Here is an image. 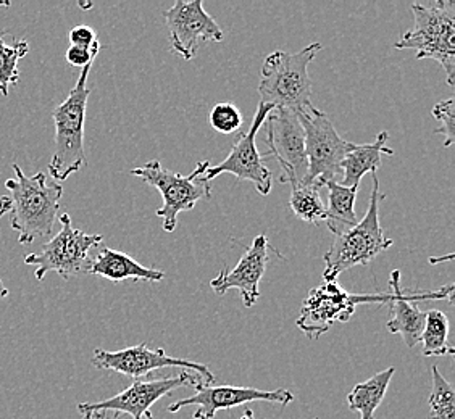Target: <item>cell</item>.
I'll return each instance as SVG.
<instances>
[{
    "mask_svg": "<svg viewBox=\"0 0 455 419\" xmlns=\"http://www.w3.org/2000/svg\"><path fill=\"white\" fill-rule=\"evenodd\" d=\"M267 155L278 160L281 166V183L298 187L304 183L307 175L306 134L299 122L298 114L286 108H273L265 120Z\"/></svg>",
    "mask_w": 455,
    "mask_h": 419,
    "instance_id": "obj_10",
    "label": "cell"
},
{
    "mask_svg": "<svg viewBox=\"0 0 455 419\" xmlns=\"http://www.w3.org/2000/svg\"><path fill=\"white\" fill-rule=\"evenodd\" d=\"M323 45L312 43L296 53L276 51L263 61L260 70L259 96L260 104L273 108H286L294 114L306 112L312 104L314 83L308 75V65L315 60Z\"/></svg>",
    "mask_w": 455,
    "mask_h": 419,
    "instance_id": "obj_2",
    "label": "cell"
},
{
    "mask_svg": "<svg viewBox=\"0 0 455 419\" xmlns=\"http://www.w3.org/2000/svg\"><path fill=\"white\" fill-rule=\"evenodd\" d=\"M270 252L275 250L268 244V239L263 234L255 237L233 270L223 268L219 276L211 281L213 292L221 297L229 289H237L241 292L244 306H254L260 297V281L267 270Z\"/></svg>",
    "mask_w": 455,
    "mask_h": 419,
    "instance_id": "obj_17",
    "label": "cell"
},
{
    "mask_svg": "<svg viewBox=\"0 0 455 419\" xmlns=\"http://www.w3.org/2000/svg\"><path fill=\"white\" fill-rule=\"evenodd\" d=\"M413 28L395 43V49H411L417 59H433L446 71L447 83L454 86L455 2L433 0L413 4Z\"/></svg>",
    "mask_w": 455,
    "mask_h": 419,
    "instance_id": "obj_3",
    "label": "cell"
},
{
    "mask_svg": "<svg viewBox=\"0 0 455 419\" xmlns=\"http://www.w3.org/2000/svg\"><path fill=\"white\" fill-rule=\"evenodd\" d=\"M324 187H328V207L324 223L334 236H341L359 223L355 215V199L360 186L346 187L334 179L324 184Z\"/></svg>",
    "mask_w": 455,
    "mask_h": 419,
    "instance_id": "obj_20",
    "label": "cell"
},
{
    "mask_svg": "<svg viewBox=\"0 0 455 419\" xmlns=\"http://www.w3.org/2000/svg\"><path fill=\"white\" fill-rule=\"evenodd\" d=\"M92 65L81 70L76 84L73 86L68 97L53 108L52 118L55 123V150L49 163V173L53 181H67L83 166L86 165L84 152V123L91 91L88 78Z\"/></svg>",
    "mask_w": 455,
    "mask_h": 419,
    "instance_id": "obj_4",
    "label": "cell"
},
{
    "mask_svg": "<svg viewBox=\"0 0 455 419\" xmlns=\"http://www.w3.org/2000/svg\"><path fill=\"white\" fill-rule=\"evenodd\" d=\"M294 400V395L288 389H276V391H262L255 387H236V385H215L205 384L196 387V393L176 400L168 405L170 413H178L184 407H197L194 411V419H213L220 410H229L235 407H241L251 402L280 403L286 407Z\"/></svg>",
    "mask_w": 455,
    "mask_h": 419,
    "instance_id": "obj_15",
    "label": "cell"
},
{
    "mask_svg": "<svg viewBox=\"0 0 455 419\" xmlns=\"http://www.w3.org/2000/svg\"><path fill=\"white\" fill-rule=\"evenodd\" d=\"M431 381L428 419H455L454 385L439 373L438 367L431 368Z\"/></svg>",
    "mask_w": 455,
    "mask_h": 419,
    "instance_id": "obj_25",
    "label": "cell"
},
{
    "mask_svg": "<svg viewBox=\"0 0 455 419\" xmlns=\"http://www.w3.org/2000/svg\"><path fill=\"white\" fill-rule=\"evenodd\" d=\"M454 99H446L441 100L433 108V116L435 120L441 124L436 134H443L444 138V147H451L454 144L455 139V112H454Z\"/></svg>",
    "mask_w": 455,
    "mask_h": 419,
    "instance_id": "obj_27",
    "label": "cell"
},
{
    "mask_svg": "<svg viewBox=\"0 0 455 419\" xmlns=\"http://www.w3.org/2000/svg\"><path fill=\"white\" fill-rule=\"evenodd\" d=\"M391 286V300L387 305L391 306L393 318L386 324V329L391 334L403 336V342L409 349H413L417 344H420L421 334L425 329L427 313L421 312L415 305V300H449L452 302L454 297V284H447L443 289L433 292H419V294H407L401 288V271L395 270L389 276Z\"/></svg>",
    "mask_w": 455,
    "mask_h": 419,
    "instance_id": "obj_16",
    "label": "cell"
},
{
    "mask_svg": "<svg viewBox=\"0 0 455 419\" xmlns=\"http://www.w3.org/2000/svg\"><path fill=\"white\" fill-rule=\"evenodd\" d=\"M205 383L199 375L180 373L175 377L165 379H138L123 392L116 393L107 400L96 403H79V413H107L115 411L116 415H130L132 419H154L150 408L154 403L164 399L168 393L183 389L197 387Z\"/></svg>",
    "mask_w": 455,
    "mask_h": 419,
    "instance_id": "obj_11",
    "label": "cell"
},
{
    "mask_svg": "<svg viewBox=\"0 0 455 419\" xmlns=\"http://www.w3.org/2000/svg\"><path fill=\"white\" fill-rule=\"evenodd\" d=\"M99 52H100V44H97L92 49H83V47L71 45L70 49L65 52V59L70 63L71 67H76V68L83 70L84 67L94 63Z\"/></svg>",
    "mask_w": 455,
    "mask_h": 419,
    "instance_id": "obj_28",
    "label": "cell"
},
{
    "mask_svg": "<svg viewBox=\"0 0 455 419\" xmlns=\"http://www.w3.org/2000/svg\"><path fill=\"white\" fill-rule=\"evenodd\" d=\"M10 209H12V202L9 195H0V219L9 213Z\"/></svg>",
    "mask_w": 455,
    "mask_h": 419,
    "instance_id": "obj_30",
    "label": "cell"
},
{
    "mask_svg": "<svg viewBox=\"0 0 455 419\" xmlns=\"http://www.w3.org/2000/svg\"><path fill=\"white\" fill-rule=\"evenodd\" d=\"M420 344L425 357L454 355L455 349L449 344V318L446 313L441 310H429Z\"/></svg>",
    "mask_w": 455,
    "mask_h": 419,
    "instance_id": "obj_22",
    "label": "cell"
},
{
    "mask_svg": "<svg viewBox=\"0 0 455 419\" xmlns=\"http://www.w3.org/2000/svg\"><path fill=\"white\" fill-rule=\"evenodd\" d=\"M61 229L41 252L25 257L27 265H35L36 280L43 281L47 273H57L63 280H70L81 273H88L89 250L102 244L100 234H88L71 225L68 213L60 215Z\"/></svg>",
    "mask_w": 455,
    "mask_h": 419,
    "instance_id": "obj_9",
    "label": "cell"
},
{
    "mask_svg": "<svg viewBox=\"0 0 455 419\" xmlns=\"http://www.w3.org/2000/svg\"><path fill=\"white\" fill-rule=\"evenodd\" d=\"M389 300L391 292L381 296L350 294L338 284V281H323L318 288L308 292L296 324L308 339H318L330 331L333 324L347 323L360 304L387 305Z\"/></svg>",
    "mask_w": 455,
    "mask_h": 419,
    "instance_id": "obj_8",
    "label": "cell"
},
{
    "mask_svg": "<svg viewBox=\"0 0 455 419\" xmlns=\"http://www.w3.org/2000/svg\"><path fill=\"white\" fill-rule=\"evenodd\" d=\"M89 274H97L112 282L122 281H148V282H160L165 280V273L162 270L146 268L140 262H136L130 255L123 254L114 249H102L94 260L89 262Z\"/></svg>",
    "mask_w": 455,
    "mask_h": 419,
    "instance_id": "obj_18",
    "label": "cell"
},
{
    "mask_svg": "<svg viewBox=\"0 0 455 419\" xmlns=\"http://www.w3.org/2000/svg\"><path fill=\"white\" fill-rule=\"evenodd\" d=\"M15 178L5 181L10 193V226L18 233V242L29 245L39 237L51 236L59 219L63 186L49 181L44 173L27 176L13 163Z\"/></svg>",
    "mask_w": 455,
    "mask_h": 419,
    "instance_id": "obj_1",
    "label": "cell"
},
{
    "mask_svg": "<svg viewBox=\"0 0 455 419\" xmlns=\"http://www.w3.org/2000/svg\"><path fill=\"white\" fill-rule=\"evenodd\" d=\"M10 290L4 286V282L0 280V298L9 297Z\"/></svg>",
    "mask_w": 455,
    "mask_h": 419,
    "instance_id": "obj_32",
    "label": "cell"
},
{
    "mask_svg": "<svg viewBox=\"0 0 455 419\" xmlns=\"http://www.w3.org/2000/svg\"><path fill=\"white\" fill-rule=\"evenodd\" d=\"M29 51V44L25 39L7 44L4 36H0V92L2 96H9L10 86L20 81L18 60L25 59Z\"/></svg>",
    "mask_w": 455,
    "mask_h": 419,
    "instance_id": "obj_24",
    "label": "cell"
},
{
    "mask_svg": "<svg viewBox=\"0 0 455 419\" xmlns=\"http://www.w3.org/2000/svg\"><path fill=\"white\" fill-rule=\"evenodd\" d=\"M272 105L259 104L255 112L254 122L249 131L239 136L228 157L217 166H211L205 173V179L211 183L217 176L223 173L236 176L239 181H249L262 195H268L272 191V171L265 166L262 154L257 149V134L262 130L263 123L272 112Z\"/></svg>",
    "mask_w": 455,
    "mask_h": 419,
    "instance_id": "obj_13",
    "label": "cell"
},
{
    "mask_svg": "<svg viewBox=\"0 0 455 419\" xmlns=\"http://www.w3.org/2000/svg\"><path fill=\"white\" fill-rule=\"evenodd\" d=\"M211 162L204 160L194 168L191 175L183 176L164 168L158 160H152L140 168L132 170V175L158 189L164 205L156 210V217L162 219L165 233H173L178 225V215L189 211L201 199H211L212 186L205 179Z\"/></svg>",
    "mask_w": 455,
    "mask_h": 419,
    "instance_id": "obj_6",
    "label": "cell"
},
{
    "mask_svg": "<svg viewBox=\"0 0 455 419\" xmlns=\"http://www.w3.org/2000/svg\"><path fill=\"white\" fill-rule=\"evenodd\" d=\"M92 365L97 369L114 371L118 375L132 377L136 381L142 379V377H148L156 369L181 368V369H191L196 375L201 376L202 379L205 381V384L215 383V376L212 373L211 368L191 361V360L168 357L165 350L149 349L148 344L132 345V347L116 350V352L96 349L94 350V355H92Z\"/></svg>",
    "mask_w": 455,
    "mask_h": 419,
    "instance_id": "obj_12",
    "label": "cell"
},
{
    "mask_svg": "<svg viewBox=\"0 0 455 419\" xmlns=\"http://www.w3.org/2000/svg\"><path fill=\"white\" fill-rule=\"evenodd\" d=\"M83 419H107L106 413H86ZM112 419H120V415H115Z\"/></svg>",
    "mask_w": 455,
    "mask_h": 419,
    "instance_id": "obj_31",
    "label": "cell"
},
{
    "mask_svg": "<svg viewBox=\"0 0 455 419\" xmlns=\"http://www.w3.org/2000/svg\"><path fill=\"white\" fill-rule=\"evenodd\" d=\"M395 373V367L386 368L365 383L355 385L347 395L349 410L360 413V419H375V413L385 400Z\"/></svg>",
    "mask_w": 455,
    "mask_h": 419,
    "instance_id": "obj_21",
    "label": "cell"
},
{
    "mask_svg": "<svg viewBox=\"0 0 455 419\" xmlns=\"http://www.w3.org/2000/svg\"><path fill=\"white\" fill-rule=\"evenodd\" d=\"M289 207L300 221L318 225L324 221L326 207L320 197V187L316 186H298L292 189Z\"/></svg>",
    "mask_w": 455,
    "mask_h": 419,
    "instance_id": "obj_23",
    "label": "cell"
},
{
    "mask_svg": "<svg viewBox=\"0 0 455 419\" xmlns=\"http://www.w3.org/2000/svg\"><path fill=\"white\" fill-rule=\"evenodd\" d=\"M371 175L373 189L367 213L355 226L350 227L341 236H336L333 245L324 254L323 281H336L344 271L373 262L378 255L393 245V239L386 236L379 225V202L383 195L379 194L377 173Z\"/></svg>",
    "mask_w": 455,
    "mask_h": 419,
    "instance_id": "obj_5",
    "label": "cell"
},
{
    "mask_svg": "<svg viewBox=\"0 0 455 419\" xmlns=\"http://www.w3.org/2000/svg\"><path fill=\"white\" fill-rule=\"evenodd\" d=\"M68 37H70L71 45L83 47V49H92L97 44H100L97 39L96 31L88 25H78L73 28Z\"/></svg>",
    "mask_w": 455,
    "mask_h": 419,
    "instance_id": "obj_29",
    "label": "cell"
},
{
    "mask_svg": "<svg viewBox=\"0 0 455 419\" xmlns=\"http://www.w3.org/2000/svg\"><path fill=\"white\" fill-rule=\"evenodd\" d=\"M170 31V43L176 55L184 60H193L202 43H221L225 33L211 13L204 9L202 0H176L164 12Z\"/></svg>",
    "mask_w": 455,
    "mask_h": 419,
    "instance_id": "obj_14",
    "label": "cell"
},
{
    "mask_svg": "<svg viewBox=\"0 0 455 419\" xmlns=\"http://www.w3.org/2000/svg\"><path fill=\"white\" fill-rule=\"evenodd\" d=\"M209 123L212 128L221 134H233L241 130L244 118L241 110L233 102L217 104L209 114Z\"/></svg>",
    "mask_w": 455,
    "mask_h": 419,
    "instance_id": "obj_26",
    "label": "cell"
},
{
    "mask_svg": "<svg viewBox=\"0 0 455 419\" xmlns=\"http://www.w3.org/2000/svg\"><path fill=\"white\" fill-rule=\"evenodd\" d=\"M241 419H255L254 411H252V410L244 411V415H243V416H241Z\"/></svg>",
    "mask_w": 455,
    "mask_h": 419,
    "instance_id": "obj_33",
    "label": "cell"
},
{
    "mask_svg": "<svg viewBox=\"0 0 455 419\" xmlns=\"http://www.w3.org/2000/svg\"><path fill=\"white\" fill-rule=\"evenodd\" d=\"M298 116L306 134L308 163L306 179L300 186H316L322 189L324 184L334 181L341 173L344 158L355 149L357 144L342 139L328 115L316 107H310Z\"/></svg>",
    "mask_w": 455,
    "mask_h": 419,
    "instance_id": "obj_7",
    "label": "cell"
},
{
    "mask_svg": "<svg viewBox=\"0 0 455 419\" xmlns=\"http://www.w3.org/2000/svg\"><path fill=\"white\" fill-rule=\"evenodd\" d=\"M389 134L381 131L377 140L368 146H355V149L349 152L341 163V171L344 173L341 184L346 187L360 186L362 178L367 173H377L381 166L383 155H395V150L387 147Z\"/></svg>",
    "mask_w": 455,
    "mask_h": 419,
    "instance_id": "obj_19",
    "label": "cell"
}]
</instances>
